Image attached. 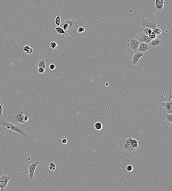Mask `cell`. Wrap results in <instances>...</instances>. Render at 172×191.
Listing matches in <instances>:
<instances>
[{
    "label": "cell",
    "mask_w": 172,
    "mask_h": 191,
    "mask_svg": "<svg viewBox=\"0 0 172 191\" xmlns=\"http://www.w3.org/2000/svg\"><path fill=\"white\" fill-rule=\"evenodd\" d=\"M61 18H62V16L60 14H56L55 23L57 27H59L60 26V25L61 23Z\"/></svg>",
    "instance_id": "e0dca14e"
},
{
    "label": "cell",
    "mask_w": 172,
    "mask_h": 191,
    "mask_svg": "<svg viewBox=\"0 0 172 191\" xmlns=\"http://www.w3.org/2000/svg\"><path fill=\"white\" fill-rule=\"evenodd\" d=\"M165 3L164 0H155V9L158 11H160L164 8V4Z\"/></svg>",
    "instance_id": "7c38bea8"
},
{
    "label": "cell",
    "mask_w": 172,
    "mask_h": 191,
    "mask_svg": "<svg viewBox=\"0 0 172 191\" xmlns=\"http://www.w3.org/2000/svg\"><path fill=\"white\" fill-rule=\"evenodd\" d=\"M153 32L156 35H159L161 33V31L160 29L158 28H156Z\"/></svg>",
    "instance_id": "d4e9b609"
},
{
    "label": "cell",
    "mask_w": 172,
    "mask_h": 191,
    "mask_svg": "<svg viewBox=\"0 0 172 191\" xmlns=\"http://www.w3.org/2000/svg\"><path fill=\"white\" fill-rule=\"evenodd\" d=\"M141 25L143 27H148L154 31L157 27V22L155 20L151 19H145L141 22Z\"/></svg>",
    "instance_id": "277c9868"
},
{
    "label": "cell",
    "mask_w": 172,
    "mask_h": 191,
    "mask_svg": "<svg viewBox=\"0 0 172 191\" xmlns=\"http://www.w3.org/2000/svg\"><path fill=\"white\" fill-rule=\"evenodd\" d=\"M46 69L42 67L38 68V72L41 74H42L45 72Z\"/></svg>",
    "instance_id": "83f0119b"
},
{
    "label": "cell",
    "mask_w": 172,
    "mask_h": 191,
    "mask_svg": "<svg viewBox=\"0 0 172 191\" xmlns=\"http://www.w3.org/2000/svg\"><path fill=\"white\" fill-rule=\"evenodd\" d=\"M49 169L52 171L55 170L56 169V166L55 164L51 162L49 165Z\"/></svg>",
    "instance_id": "603a6c76"
},
{
    "label": "cell",
    "mask_w": 172,
    "mask_h": 191,
    "mask_svg": "<svg viewBox=\"0 0 172 191\" xmlns=\"http://www.w3.org/2000/svg\"><path fill=\"white\" fill-rule=\"evenodd\" d=\"M60 27L65 31H69L75 30L78 27L77 22L74 20L66 18L61 23Z\"/></svg>",
    "instance_id": "3957f363"
},
{
    "label": "cell",
    "mask_w": 172,
    "mask_h": 191,
    "mask_svg": "<svg viewBox=\"0 0 172 191\" xmlns=\"http://www.w3.org/2000/svg\"><path fill=\"white\" fill-rule=\"evenodd\" d=\"M151 47L149 44L145 42H140L139 47L137 51L142 53H145L150 49Z\"/></svg>",
    "instance_id": "52a82bcc"
},
{
    "label": "cell",
    "mask_w": 172,
    "mask_h": 191,
    "mask_svg": "<svg viewBox=\"0 0 172 191\" xmlns=\"http://www.w3.org/2000/svg\"><path fill=\"white\" fill-rule=\"evenodd\" d=\"M129 137L130 140V142H131V145L132 146L136 151L138 150L139 149H140L141 148L138 145V141L132 138L131 137Z\"/></svg>",
    "instance_id": "5bb4252c"
},
{
    "label": "cell",
    "mask_w": 172,
    "mask_h": 191,
    "mask_svg": "<svg viewBox=\"0 0 172 191\" xmlns=\"http://www.w3.org/2000/svg\"><path fill=\"white\" fill-rule=\"evenodd\" d=\"M30 46H28V45H26V46H24L23 47V50H24V51L25 52H27L28 50H29L30 48Z\"/></svg>",
    "instance_id": "f546056e"
},
{
    "label": "cell",
    "mask_w": 172,
    "mask_h": 191,
    "mask_svg": "<svg viewBox=\"0 0 172 191\" xmlns=\"http://www.w3.org/2000/svg\"><path fill=\"white\" fill-rule=\"evenodd\" d=\"M143 56V54L142 53L137 51L135 52L131 61L132 64L134 65H137L139 62V59Z\"/></svg>",
    "instance_id": "9c48e42d"
},
{
    "label": "cell",
    "mask_w": 172,
    "mask_h": 191,
    "mask_svg": "<svg viewBox=\"0 0 172 191\" xmlns=\"http://www.w3.org/2000/svg\"><path fill=\"white\" fill-rule=\"evenodd\" d=\"M165 120L169 124H171L172 122V113H169L166 115L165 116Z\"/></svg>",
    "instance_id": "ffe728a7"
},
{
    "label": "cell",
    "mask_w": 172,
    "mask_h": 191,
    "mask_svg": "<svg viewBox=\"0 0 172 191\" xmlns=\"http://www.w3.org/2000/svg\"><path fill=\"white\" fill-rule=\"evenodd\" d=\"M55 30L59 34H64L65 35L67 36H69V35L68 34L66 33L65 31L61 27H56L55 28Z\"/></svg>",
    "instance_id": "ac0fdd59"
},
{
    "label": "cell",
    "mask_w": 172,
    "mask_h": 191,
    "mask_svg": "<svg viewBox=\"0 0 172 191\" xmlns=\"http://www.w3.org/2000/svg\"><path fill=\"white\" fill-rule=\"evenodd\" d=\"M49 68L52 70H53L55 69L56 68L55 65L53 64H51L49 65Z\"/></svg>",
    "instance_id": "4dcf8cb0"
},
{
    "label": "cell",
    "mask_w": 172,
    "mask_h": 191,
    "mask_svg": "<svg viewBox=\"0 0 172 191\" xmlns=\"http://www.w3.org/2000/svg\"><path fill=\"white\" fill-rule=\"evenodd\" d=\"M3 112L2 104H0V116H2Z\"/></svg>",
    "instance_id": "1f68e13d"
},
{
    "label": "cell",
    "mask_w": 172,
    "mask_h": 191,
    "mask_svg": "<svg viewBox=\"0 0 172 191\" xmlns=\"http://www.w3.org/2000/svg\"><path fill=\"white\" fill-rule=\"evenodd\" d=\"M149 44L151 47L156 48L161 45L162 41L159 38H157L155 39L151 40Z\"/></svg>",
    "instance_id": "4fadbf2b"
},
{
    "label": "cell",
    "mask_w": 172,
    "mask_h": 191,
    "mask_svg": "<svg viewBox=\"0 0 172 191\" xmlns=\"http://www.w3.org/2000/svg\"><path fill=\"white\" fill-rule=\"evenodd\" d=\"M171 91H170V96L168 99L162 96L165 99V101L164 103H160L156 109L155 111L157 118L159 122H161L165 121V115L169 113H172V101L171 99L172 97L171 96Z\"/></svg>",
    "instance_id": "6da1fadb"
},
{
    "label": "cell",
    "mask_w": 172,
    "mask_h": 191,
    "mask_svg": "<svg viewBox=\"0 0 172 191\" xmlns=\"http://www.w3.org/2000/svg\"><path fill=\"white\" fill-rule=\"evenodd\" d=\"M33 50L32 48L30 47V49H29V50H28V51L26 52V53H27V54H31V53L33 52Z\"/></svg>",
    "instance_id": "d6a6232c"
},
{
    "label": "cell",
    "mask_w": 172,
    "mask_h": 191,
    "mask_svg": "<svg viewBox=\"0 0 172 191\" xmlns=\"http://www.w3.org/2000/svg\"><path fill=\"white\" fill-rule=\"evenodd\" d=\"M3 100L0 97V104H2Z\"/></svg>",
    "instance_id": "836d02e7"
},
{
    "label": "cell",
    "mask_w": 172,
    "mask_h": 191,
    "mask_svg": "<svg viewBox=\"0 0 172 191\" xmlns=\"http://www.w3.org/2000/svg\"><path fill=\"white\" fill-rule=\"evenodd\" d=\"M17 120L20 123L23 124L28 121L29 118L25 113L21 112L17 116Z\"/></svg>",
    "instance_id": "8fae6325"
},
{
    "label": "cell",
    "mask_w": 172,
    "mask_h": 191,
    "mask_svg": "<svg viewBox=\"0 0 172 191\" xmlns=\"http://www.w3.org/2000/svg\"><path fill=\"white\" fill-rule=\"evenodd\" d=\"M148 36L150 38V39L151 40L155 39L157 38V35H156L153 32H152V33L150 34Z\"/></svg>",
    "instance_id": "cb8c5ba5"
},
{
    "label": "cell",
    "mask_w": 172,
    "mask_h": 191,
    "mask_svg": "<svg viewBox=\"0 0 172 191\" xmlns=\"http://www.w3.org/2000/svg\"><path fill=\"white\" fill-rule=\"evenodd\" d=\"M126 169L128 172H132L133 170V167L132 165H129L127 166Z\"/></svg>",
    "instance_id": "484cf974"
},
{
    "label": "cell",
    "mask_w": 172,
    "mask_h": 191,
    "mask_svg": "<svg viewBox=\"0 0 172 191\" xmlns=\"http://www.w3.org/2000/svg\"><path fill=\"white\" fill-rule=\"evenodd\" d=\"M39 164V161L33 162L31 163L28 168L29 177L30 179L32 180H33V178H34L35 170Z\"/></svg>",
    "instance_id": "8992f818"
},
{
    "label": "cell",
    "mask_w": 172,
    "mask_h": 191,
    "mask_svg": "<svg viewBox=\"0 0 172 191\" xmlns=\"http://www.w3.org/2000/svg\"><path fill=\"white\" fill-rule=\"evenodd\" d=\"M131 145L129 137L122 140L119 143V146L121 150L125 151L126 148L129 145Z\"/></svg>",
    "instance_id": "30bf717a"
},
{
    "label": "cell",
    "mask_w": 172,
    "mask_h": 191,
    "mask_svg": "<svg viewBox=\"0 0 172 191\" xmlns=\"http://www.w3.org/2000/svg\"><path fill=\"white\" fill-rule=\"evenodd\" d=\"M140 42H145L149 44L151 39L148 36L146 35L144 33H140L138 35L137 39Z\"/></svg>",
    "instance_id": "ba28073f"
},
{
    "label": "cell",
    "mask_w": 172,
    "mask_h": 191,
    "mask_svg": "<svg viewBox=\"0 0 172 191\" xmlns=\"http://www.w3.org/2000/svg\"><path fill=\"white\" fill-rule=\"evenodd\" d=\"M11 178V176L9 175H3L0 177V181L8 183Z\"/></svg>",
    "instance_id": "2e32d148"
},
{
    "label": "cell",
    "mask_w": 172,
    "mask_h": 191,
    "mask_svg": "<svg viewBox=\"0 0 172 191\" xmlns=\"http://www.w3.org/2000/svg\"><path fill=\"white\" fill-rule=\"evenodd\" d=\"M8 183L0 181V191H3L8 186Z\"/></svg>",
    "instance_id": "44dd1931"
},
{
    "label": "cell",
    "mask_w": 172,
    "mask_h": 191,
    "mask_svg": "<svg viewBox=\"0 0 172 191\" xmlns=\"http://www.w3.org/2000/svg\"><path fill=\"white\" fill-rule=\"evenodd\" d=\"M50 47L53 49H57L59 48L57 43L55 42H52L50 44Z\"/></svg>",
    "instance_id": "d6986e66"
},
{
    "label": "cell",
    "mask_w": 172,
    "mask_h": 191,
    "mask_svg": "<svg viewBox=\"0 0 172 191\" xmlns=\"http://www.w3.org/2000/svg\"><path fill=\"white\" fill-rule=\"evenodd\" d=\"M62 143L64 145H65V144H67L68 143V140H67V139L66 137H63L62 139Z\"/></svg>",
    "instance_id": "f1b7e54d"
},
{
    "label": "cell",
    "mask_w": 172,
    "mask_h": 191,
    "mask_svg": "<svg viewBox=\"0 0 172 191\" xmlns=\"http://www.w3.org/2000/svg\"><path fill=\"white\" fill-rule=\"evenodd\" d=\"M46 60L45 59H42L38 61L35 63V66L37 67V68H46Z\"/></svg>",
    "instance_id": "9a60e30c"
},
{
    "label": "cell",
    "mask_w": 172,
    "mask_h": 191,
    "mask_svg": "<svg viewBox=\"0 0 172 191\" xmlns=\"http://www.w3.org/2000/svg\"><path fill=\"white\" fill-rule=\"evenodd\" d=\"M94 127L97 130H101L102 128V125L100 122H97L95 124Z\"/></svg>",
    "instance_id": "7402d4cb"
},
{
    "label": "cell",
    "mask_w": 172,
    "mask_h": 191,
    "mask_svg": "<svg viewBox=\"0 0 172 191\" xmlns=\"http://www.w3.org/2000/svg\"><path fill=\"white\" fill-rule=\"evenodd\" d=\"M4 126L8 129H11L21 135L24 137L27 136L28 134L25 129L20 126L13 124L7 121H0V127Z\"/></svg>",
    "instance_id": "7a4b0ae2"
},
{
    "label": "cell",
    "mask_w": 172,
    "mask_h": 191,
    "mask_svg": "<svg viewBox=\"0 0 172 191\" xmlns=\"http://www.w3.org/2000/svg\"><path fill=\"white\" fill-rule=\"evenodd\" d=\"M85 31V28L83 27H80L78 28L77 30V32L78 33H84Z\"/></svg>",
    "instance_id": "4316f807"
},
{
    "label": "cell",
    "mask_w": 172,
    "mask_h": 191,
    "mask_svg": "<svg viewBox=\"0 0 172 191\" xmlns=\"http://www.w3.org/2000/svg\"><path fill=\"white\" fill-rule=\"evenodd\" d=\"M140 43V42L138 41L137 39H131L128 40L127 45L132 50L135 52H137Z\"/></svg>",
    "instance_id": "5b68a950"
}]
</instances>
